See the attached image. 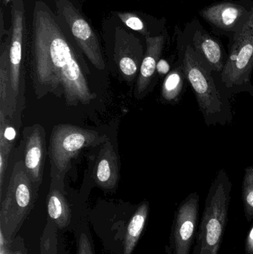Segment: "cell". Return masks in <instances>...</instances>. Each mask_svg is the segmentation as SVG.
<instances>
[{
    "instance_id": "cell-28",
    "label": "cell",
    "mask_w": 253,
    "mask_h": 254,
    "mask_svg": "<svg viewBox=\"0 0 253 254\" xmlns=\"http://www.w3.org/2000/svg\"><path fill=\"white\" fill-rule=\"evenodd\" d=\"M9 1V0H6V1H7H7Z\"/></svg>"
},
{
    "instance_id": "cell-4",
    "label": "cell",
    "mask_w": 253,
    "mask_h": 254,
    "mask_svg": "<svg viewBox=\"0 0 253 254\" xmlns=\"http://www.w3.org/2000/svg\"><path fill=\"white\" fill-rule=\"evenodd\" d=\"M227 64L217 81L230 97L240 93L253 96V7L249 18L230 38Z\"/></svg>"
},
{
    "instance_id": "cell-17",
    "label": "cell",
    "mask_w": 253,
    "mask_h": 254,
    "mask_svg": "<svg viewBox=\"0 0 253 254\" xmlns=\"http://www.w3.org/2000/svg\"><path fill=\"white\" fill-rule=\"evenodd\" d=\"M10 41L1 43L0 56V112L11 120H15L18 113V99L15 96L10 81Z\"/></svg>"
},
{
    "instance_id": "cell-22",
    "label": "cell",
    "mask_w": 253,
    "mask_h": 254,
    "mask_svg": "<svg viewBox=\"0 0 253 254\" xmlns=\"http://www.w3.org/2000/svg\"><path fill=\"white\" fill-rule=\"evenodd\" d=\"M77 254H95L91 238L90 232L87 228H82L77 237Z\"/></svg>"
},
{
    "instance_id": "cell-10",
    "label": "cell",
    "mask_w": 253,
    "mask_h": 254,
    "mask_svg": "<svg viewBox=\"0 0 253 254\" xmlns=\"http://www.w3.org/2000/svg\"><path fill=\"white\" fill-rule=\"evenodd\" d=\"M182 34L199 58L215 75H219L228 58L221 41L211 35L198 19L187 23Z\"/></svg>"
},
{
    "instance_id": "cell-27",
    "label": "cell",
    "mask_w": 253,
    "mask_h": 254,
    "mask_svg": "<svg viewBox=\"0 0 253 254\" xmlns=\"http://www.w3.org/2000/svg\"><path fill=\"white\" fill-rule=\"evenodd\" d=\"M245 254H253V225L245 240Z\"/></svg>"
},
{
    "instance_id": "cell-1",
    "label": "cell",
    "mask_w": 253,
    "mask_h": 254,
    "mask_svg": "<svg viewBox=\"0 0 253 254\" xmlns=\"http://www.w3.org/2000/svg\"><path fill=\"white\" fill-rule=\"evenodd\" d=\"M33 81L37 98L64 97L69 106L87 105L92 92L74 49L49 6L37 1L33 13Z\"/></svg>"
},
{
    "instance_id": "cell-12",
    "label": "cell",
    "mask_w": 253,
    "mask_h": 254,
    "mask_svg": "<svg viewBox=\"0 0 253 254\" xmlns=\"http://www.w3.org/2000/svg\"><path fill=\"white\" fill-rule=\"evenodd\" d=\"M24 29H25V5H24L23 0H12L9 60H10V81H11L12 89L17 99L20 92V71Z\"/></svg>"
},
{
    "instance_id": "cell-24",
    "label": "cell",
    "mask_w": 253,
    "mask_h": 254,
    "mask_svg": "<svg viewBox=\"0 0 253 254\" xmlns=\"http://www.w3.org/2000/svg\"><path fill=\"white\" fill-rule=\"evenodd\" d=\"M1 254H28L22 242L15 238L11 243H8L4 240L1 234Z\"/></svg>"
},
{
    "instance_id": "cell-19",
    "label": "cell",
    "mask_w": 253,
    "mask_h": 254,
    "mask_svg": "<svg viewBox=\"0 0 253 254\" xmlns=\"http://www.w3.org/2000/svg\"><path fill=\"white\" fill-rule=\"evenodd\" d=\"M186 81L184 71L178 61L163 80L161 87L163 101L166 104H176L184 93Z\"/></svg>"
},
{
    "instance_id": "cell-13",
    "label": "cell",
    "mask_w": 253,
    "mask_h": 254,
    "mask_svg": "<svg viewBox=\"0 0 253 254\" xmlns=\"http://www.w3.org/2000/svg\"><path fill=\"white\" fill-rule=\"evenodd\" d=\"M45 134L43 126L34 125L27 134L25 141L24 164L28 176L37 189L43 182L46 152Z\"/></svg>"
},
{
    "instance_id": "cell-7",
    "label": "cell",
    "mask_w": 253,
    "mask_h": 254,
    "mask_svg": "<svg viewBox=\"0 0 253 254\" xmlns=\"http://www.w3.org/2000/svg\"><path fill=\"white\" fill-rule=\"evenodd\" d=\"M200 196L191 192L181 201L174 216L169 244L166 247L168 254H190L196 243L199 228Z\"/></svg>"
},
{
    "instance_id": "cell-8",
    "label": "cell",
    "mask_w": 253,
    "mask_h": 254,
    "mask_svg": "<svg viewBox=\"0 0 253 254\" xmlns=\"http://www.w3.org/2000/svg\"><path fill=\"white\" fill-rule=\"evenodd\" d=\"M58 14L63 18L77 45L98 69L105 65L99 40L84 16L69 0H53Z\"/></svg>"
},
{
    "instance_id": "cell-14",
    "label": "cell",
    "mask_w": 253,
    "mask_h": 254,
    "mask_svg": "<svg viewBox=\"0 0 253 254\" xmlns=\"http://www.w3.org/2000/svg\"><path fill=\"white\" fill-rule=\"evenodd\" d=\"M166 43L164 34L146 37L147 49L137 79L135 95L136 98H142L151 86L154 74L157 71V63L160 60Z\"/></svg>"
},
{
    "instance_id": "cell-9",
    "label": "cell",
    "mask_w": 253,
    "mask_h": 254,
    "mask_svg": "<svg viewBox=\"0 0 253 254\" xmlns=\"http://www.w3.org/2000/svg\"><path fill=\"white\" fill-rule=\"evenodd\" d=\"M253 1H224L203 7L199 14L218 34L231 37L249 18Z\"/></svg>"
},
{
    "instance_id": "cell-18",
    "label": "cell",
    "mask_w": 253,
    "mask_h": 254,
    "mask_svg": "<svg viewBox=\"0 0 253 254\" xmlns=\"http://www.w3.org/2000/svg\"><path fill=\"white\" fill-rule=\"evenodd\" d=\"M150 213L148 201H143L131 218L125 235L123 254H132L141 238Z\"/></svg>"
},
{
    "instance_id": "cell-16",
    "label": "cell",
    "mask_w": 253,
    "mask_h": 254,
    "mask_svg": "<svg viewBox=\"0 0 253 254\" xmlns=\"http://www.w3.org/2000/svg\"><path fill=\"white\" fill-rule=\"evenodd\" d=\"M50 189L47 195V211L56 228L63 229L70 225L71 212L65 196V185L62 176H51Z\"/></svg>"
},
{
    "instance_id": "cell-20",
    "label": "cell",
    "mask_w": 253,
    "mask_h": 254,
    "mask_svg": "<svg viewBox=\"0 0 253 254\" xmlns=\"http://www.w3.org/2000/svg\"><path fill=\"white\" fill-rule=\"evenodd\" d=\"M18 123L0 112V151L10 155L17 137Z\"/></svg>"
},
{
    "instance_id": "cell-3",
    "label": "cell",
    "mask_w": 253,
    "mask_h": 254,
    "mask_svg": "<svg viewBox=\"0 0 253 254\" xmlns=\"http://www.w3.org/2000/svg\"><path fill=\"white\" fill-rule=\"evenodd\" d=\"M231 180L224 169L217 173L205 201L193 254H218L228 221Z\"/></svg>"
},
{
    "instance_id": "cell-25",
    "label": "cell",
    "mask_w": 253,
    "mask_h": 254,
    "mask_svg": "<svg viewBox=\"0 0 253 254\" xmlns=\"http://www.w3.org/2000/svg\"><path fill=\"white\" fill-rule=\"evenodd\" d=\"M9 155L0 151V197L2 198L3 182L7 167Z\"/></svg>"
},
{
    "instance_id": "cell-23",
    "label": "cell",
    "mask_w": 253,
    "mask_h": 254,
    "mask_svg": "<svg viewBox=\"0 0 253 254\" xmlns=\"http://www.w3.org/2000/svg\"><path fill=\"white\" fill-rule=\"evenodd\" d=\"M118 16L126 26L134 31H139L145 35L146 37H150L144 22L138 16L130 13H119Z\"/></svg>"
},
{
    "instance_id": "cell-2",
    "label": "cell",
    "mask_w": 253,
    "mask_h": 254,
    "mask_svg": "<svg viewBox=\"0 0 253 254\" xmlns=\"http://www.w3.org/2000/svg\"><path fill=\"white\" fill-rule=\"evenodd\" d=\"M178 62L193 89L199 110L208 127L225 126L233 119L230 97L221 89L213 71L204 64L186 40L178 37Z\"/></svg>"
},
{
    "instance_id": "cell-11",
    "label": "cell",
    "mask_w": 253,
    "mask_h": 254,
    "mask_svg": "<svg viewBox=\"0 0 253 254\" xmlns=\"http://www.w3.org/2000/svg\"><path fill=\"white\" fill-rule=\"evenodd\" d=\"M144 49L139 39L121 28L115 31L114 61L127 81H133L141 68Z\"/></svg>"
},
{
    "instance_id": "cell-5",
    "label": "cell",
    "mask_w": 253,
    "mask_h": 254,
    "mask_svg": "<svg viewBox=\"0 0 253 254\" xmlns=\"http://www.w3.org/2000/svg\"><path fill=\"white\" fill-rule=\"evenodd\" d=\"M38 189L28 176L24 161L13 166L4 199L0 206V234L11 243L34 207Z\"/></svg>"
},
{
    "instance_id": "cell-6",
    "label": "cell",
    "mask_w": 253,
    "mask_h": 254,
    "mask_svg": "<svg viewBox=\"0 0 253 254\" xmlns=\"http://www.w3.org/2000/svg\"><path fill=\"white\" fill-rule=\"evenodd\" d=\"M107 139L98 131L71 125L53 127L49 143L51 176L65 178L73 158L81 149L104 143Z\"/></svg>"
},
{
    "instance_id": "cell-21",
    "label": "cell",
    "mask_w": 253,
    "mask_h": 254,
    "mask_svg": "<svg viewBox=\"0 0 253 254\" xmlns=\"http://www.w3.org/2000/svg\"><path fill=\"white\" fill-rule=\"evenodd\" d=\"M242 201L244 211L248 222L253 219V166L248 167L245 170L242 188Z\"/></svg>"
},
{
    "instance_id": "cell-15",
    "label": "cell",
    "mask_w": 253,
    "mask_h": 254,
    "mask_svg": "<svg viewBox=\"0 0 253 254\" xmlns=\"http://www.w3.org/2000/svg\"><path fill=\"white\" fill-rule=\"evenodd\" d=\"M93 177L97 185L105 190H112L118 185L120 180L118 156L109 140L104 143L100 152Z\"/></svg>"
},
{
    "instance_id": "cell-26",
    "label": "cell",
    "mask_w": 253,
    "mask_h": 254,
    "mask_svg": "<svg viewBox=\"0 0 253 254\" xmlns=\"http://www.w3.org/2000/svg\"><path fill=\"white\" fill-rule=\"evenodd\" d=\"M171 67L169 63L166 60L160 59L157 63V72L160 76H165L166 77L171 71Z\"/></svg>"
}]
</instances>
